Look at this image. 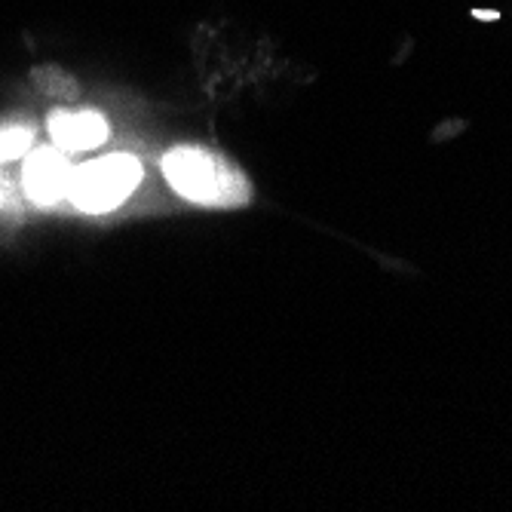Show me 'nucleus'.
Segmentation results:
<instances>
[{
	"label": "nucleus",
	"instance_id": "nucleus-5",
	"mask_svg": "<svg viewBox=\"0 0 512 512\" xmlns=\"http://www.w3.org/2000/svg\"><path fill=\"white\" fill-rule=\"evenodd\" d=\"M31 129L28 126H7L0 129V163L25 157V151L31 148Z\"/></svg>",
	"mask_w": 512,
	"mask_h": 512
},
{
	"label": "nucleus",
	"instance_id": "nucleus-6",
	"mask_svg": "<svg viewBox=\"0 0 512 512\" xmlns=\"http://www.w3.org/2000/svg\"><path fill=\"white\" fill-rule=\"evenodd\" d=\"M7 194H10V181L0 175V200H7Z\"/></svg>",
	"mask_w": 512,
	"mask_h": 512
},
{
	"label": "nucleus",
	"instance_id": "nucleus-3",
	"mask_svg": "<svg viewBox=\"0 0 512 512\" xmlns=\"http://www.w3.org/2000/svg\"><path fill=\"white\" fill-rule=\"evenodd\" d=\"M25 191L34 203L40 206H50L59 203L68 191H71V181H74V166L62 151H34L25 160Z\"/></svg>",
	"mask_w": 512,
	"mask_h": 512
},
{
	"label": "nucleus",
	"instance_id": "nucleus-1",
	"mask_svg": "<svg viewBox=\"0 0 512 512\" xmlns=\"http://www.w3.org/2000/svg\"><path fill=\"white\" fill-rule=\"evenodd\" d=\"M163 172L172 188L203 206H243L252 200L249 178L227 157L206 148H178L166 154Z\"/></svg>",
	"mask_w": 512,
	"mask_h": 512
},
{
	"label": "nucleus",
	"instance_id": "nucleus-2",
	"mask_svg": "<svg viewBox=\"0 0 512 512\" xmlns=\"http://www.w3.org/2000/svg\"><path fill=\"white\" fill-rule=\"evenodd\" d=\"M138 178H142V166L135 157L111 154L74 169L68 194L83 212H111L135 191Z\"/></svg>",
	"mask_w": 512,
	"mask_h": 512
},
{
	"label": "nucleus",
	"instance_id": "nucleus-4",
	"mask_svg": "<svg viewBox=\"0 0 512 512\" xmlns=\"http://www.w3.org/2000/svg\"><path fill=\"white\" fill-rule=\"evenodd\" d=\"M50 135L56 138V145L65 151H86L96 148L108 138V123L96 111H59L50 117Z\"/></svg>",
	"mask_w": 512,
	"mask_h": 512
}]
</instances>
